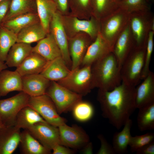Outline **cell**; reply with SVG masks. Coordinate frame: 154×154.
Listing matches in <instances>:
<instances>
[{"label": "cell", "instance_id": "obj_36", "mask_svg": "<svg viewBox=\"0 0 154 154\" xmlns=\"http://www.w3.org/2000/svg\"><path fill=\"white\" fill-rule=\"evenodd\" d=\"M151 0H122L118 3V7L130 14L151 11Z\"/></svg>", "mask_w": 154, "mask_h": 154}, {"label": "cell", "instance_id": "obj_45", "mask_svg": "<svg viewBox=\"0 0 154 154\" xmlns=\"http://www.w3.org/2000/svg\"><path fill=\"white\" fill-rule=\"evenodd\" d=\"M83 148L82 152L84 153L91 154L93 153V146L91 142H89Z\"/></svg>", "mask_w": 154, "mask_h": 154}, {"label": "cell", "instance_id": "obj_43", "mask_svg": "<svg viewBox=\"0 0 154 154\" xmlns=\"http://www.w3.org/2000/svg\"><path fill=\"white\" fill-rule=\"evenodd\" d=\"M52 150L53 154H72L75 153L74 150L60 144L56 145Z\"/></svg>", "mask_w": 154, "mask_h": 154}, {"label": "cell", "instance_id": "obj_25", "mask_svg": "<svg viewBox=\"0 0 154 154\" xmlns=\"http://www.w3.org/2000/svg\"><path fill=\"white\" fill-rule=\"evenodd\" d=\"M31 44L16 42L11 48L5 63L8 67H17L32 52Z\"/></svg>", "mask_w": 154, "mask_h": 154}, {"label": "cell", "instance_id": "obj_27", "mask_svg": "<svg viewBox=\"0 0 154 154\" xmlns=\"http://www.w3.org/2000/svg\"><path fill=\"white\" fill-rule=\"evenodd\" d=\"M35 0L40 23L48 34L51 20L57 11L56 5L52 0Z\"/></svg>", "mask_w": 154, "mask_h": 154}, {"label": "cell", "instance_id": "obj_30", "mask_svg": "<svg viewBox=\"0 0 154 154\" xmlns=\"http://www.w3.org/2000/svg\"><path fill=\"white\" fill-rule=\"evenodd\" d=\"M132 121L129 119L123 125L122 130L114 134L112 146L116 154H123L127 152V148L131 136V130Z\"/></svg>", "mask_w": 154, "mask_h": 154}, {"label": "cell", "instance_id": "obj_28", "mask_svg": "<svg viewBox=\"0 0 154 154\" xmlns=\"http://www.w3.org/2000/svg\"><path fill=\"white\" fill-rule=\"evenodd\" d=\"M46 121L35 110L28 105L22 108L17 114L14 125L27 129L35 123Z\"/></svg>", "mask_w": 154, "mask_h": 154}, {"label": "cell", "instance_id": "obj_24", "mask_svg": "<svg viewBox=\"0 0 154 154\" xmlns=\"http://www.w3.org/2000/svg\"><path fill=\"white\" fill-rule=\"evenodd\" d=\"M20 151L23 154H49L51 150L41 144L27 129L21 132Z\"/></svg>", "mask_w": 154, "mask_h": 154}, {"label": "cell", "instance_id": "obj_13", "mask_svg": "<svg viewBox=\"0 0 154 154\" xmlns=\"http://www.w3.org/2000/svg\"><path fill=\"white\" fill-rule=\"evenodd\" d=\"M58 128L62 145L78 149L83 147L89 142L88 135L77 126H70L65 123Z\"/></svg>", "mask_w": 154, "mask_h": 154}, {"label": "cell", "instance_id": "obj_22", "mask_svg": "<svg viewBox=\"0 0 154 154\" xmlns=\"http://www.w3.org/2000/svg\"><path fill=\"white\" fill-rule=\"evenodd\" d=\"M14 91H22V77L16 70H2L0 73V97Z\"/></svg>", "mask_w": 154, "mask_h": 154}, {"label": "cell", "instance_id": "obj_16", "mask_svg": "<svg viewBox=\"0 0 154 154\" xmlns=\"http://www.w3.org/2000/svg\"><path fill=\"white\" fill-rule=\"evenodd\" d=\"M154 103V74L150 71L135 89V104L138 109Z\"/></svg>", "mask_w": 154, "mask_h": 154}, {"label": "cell", "instance_id": "obj_33", "mask_svg": "<svg viewBox=\"0 0 154 154\" xmlns=\"http://www.w3.org/2000/svg\"><path fill=\"white\" fill-rule=\"evenodd\" d=\"M139 109L137 123L141 131L154 129V103Z\"/></svg>", "mask_w": 154, "mask_h": 154}, {"label": "cell", "instance_id": "obj_1", "mask_svg": "<svg viewBox=\"0 0 154 154\" xmlns=\"http://www.w3.org/2000/svg\"><path fill=\"white\" fill-rule=\"evenodd\" d=\"M135 89L122 82L111 90H98V99L102 115L117 129L123 126L136 109Z\"/></svg>", "mask_w": 154, "mask_h": 154}, {"label": "cell", "instance_id": "obj_44", "mask_svg": "<svg viewBox=\"0 0 154 154\" xmlns=\"http://www.w3.org/2000/svg\"><path fill=\"white\" fill-rule=\"evenodd\" d=\"M135 152L137 154H154V141L145 145Z\"/></svg>", "mask_w": 154, "mask_h": 154}, {"label": "cell", "instance_id": "obj_42", "mask_svg": "<svg viewBox=\"0 0 154 154\" xmlns=\"http://www.w3.org/2000/svg\"><path fill=\"white\" fill-rule=\"evenodd\" d=\"M11 0H4L0 2V27L9 9Z\"/></svg>", "mask_w": 154, "mask_h": 154}, {"label": "cell", "instance_id": "obj_17", "mask_svg": "<svg viewBox=\"0 0 154 154\" xmlns=\"http://www.w3.org/2000/svg\"><path fill=\"white\" fill-rule=\"evenodd\" d=\"M50 81L41 74L22 77V91L30 97H36L46 94Z\"/></svg>", "mask_w": 154, "mask_h": 154}, {"label": "cell", "instance_id": "obj_23", "mask_svg": "<svg viewBox=\"0 0 154 154\" xmlns=\"http://www.w3.org/2000/svg\"><path fill=\"white\" fill-rule=\"evenodd\" d=\"M32 52H36L48 61L62 56L60 50L52 35L49 33L46 37L33 47Z\"/></svg>", "mask_w": 154, "mask_h": 154}, {"label": "cell", "instance_id": "obj_20", "mask_svg": "<svg viewBox=\"0 0 154 154\" xmlns=\"http://www.w3.org/2000/svg\"><path fill=\"white\" fill-rule=\"evenodd\" d=\"M71 70L60 56L48 61L40 74L50 81L57 82L66 77Z\"/></svg>", "mask_w": 154, "mask_h": 154}, {"label": "cell", "instance_id": "obj_11", "mask_svg": "<svg viewBox=\"0 0 154 154\" xmlns=\"http://www.w3.org/2000/svg\"><path fill=\"white\" fill-rule=\"evenodd\" d=\"M27 130L41 144L51 151L56 145H61L58 127L46 121L37 123Z\"/></svg>", "mask_w": 154, "mask_h": 154}, {"label": "cell", "instance_id": "obj_31", "mask_svg": "<svg viewBox=\"0 0 154 154\" xmlns=\"http://www.w3.org/2000/svg\"><path fill=\"white\" fill-rule=\"evenodd\" d=\"M32 12H37L35 0H11L2 23L18 16Z\"/></svg>", "mask_w": 154, "mask_h": 154}, {"label": "cell", "instance_id": "obj_19", "mask_svg": "<svg viewBox=\"0 0 154 154\" xmlns=\"http://www.w3.org/2000/svg\"><path fill=\"white\" fill-rule=\"evenodd\" d=\"M134 47L133 41L128 23L117 37L113 48L112 52L120 68L124 61Z\"/></svg>", "mask_w": 154, "mask_h": 154}, {"label": "cell", "instance_id": "obj_47", "mask_svg": "<svg viewBox=\"0 0 154 154\" xmlns=\"http://www.w3.org/2000/svg\"><path fill=\"white\" fill-rule=\"evenodd\" d=\"M3 126V125L2 123L0 122V128Z\"/></svg>", "mask_w": 154, "mask_h": 154}, {"label": "cell", "instance_id": "obj_26", "mask_svg": "<svg viewBox=\"0 0 154 154\" xmlns=\"http://www.w3.org/2000/svg\"><path fill=\"white\" fill-rule=\"evenodd\" d=\"M37 12L22 14L3 22L1 26L17 34L25 28L39 22Z\"/></svg>", "mask_w": 154, "mask_h": 154}, {"label": "cell", "instance_id": "obj_8", "mask_svg": "<svg viewBox=\"0 0 154 154\" xmlns=\"http://www.w3.org/2000/svg\"><path fill=\"white\" fill-rule=\"evenodd\" d=\"M45 94L54 102L59 114L72 109L76 104L82 101V96L55 81H50Z\"/></svg>", "mask_w": 154, "mask_h": 154}, {"label": "cell", "instance_id": "obj_21", "mask_svg": "<svg viewBox=\"0 0 154 154\" xmlns=\"http://www.w3.org/2000/svg\"><path fill=\"white\" fill-rule=\"evenodd\" d=\"M48 61L36 52H32L16 68L15 70L21 77L29 75L40 74Z\"/></svg>", "mask_w": 154, "mask_h": 154}, {"label": "cell", "instance_id": "obj_9", "mask_svg": "<svg viewBox=\"0 0 154 154\" xmlns=\"http://www.w3.org/2000/svg\"><path fill=\"white\" fill-rule=\"evenodd\" d=\"M28 105L36 111L48 123L56 127L66 123L65 118L59 115L51 99L45 94L36 97H30Z\"/></svg>", "mask_w": 154, "mask_h": 154}, {"label": "cell", "instance_id": "obj_50", "mask_svg": "<svg viewBox=\"0 0 154 154\" xmlns=\"http://www.w3.org/2000/svg\"><path fill=\"white\" fill-rule=\"evenodd\" d=\"M151 0L153 1V0Z\"/></svg>", "mask_w": 154, "mask_h": 154}, {"label": "cell", "instance_id": "obj_46", "mask_svg": "<svg viewBox=\"0 0 154 154\" xmlns=\"http://www.w3.org/2000/svg\"><path fill=\"white\" fill-rule=\"evenodd\" d=\"M8 67L4 62L0 61V73L2 70L6 69Z\"/></svg>", "mask_w": 154, "mask_h": 154}, {"label": "cell", "instance_id": "obj_39", "mask_svg": "<svg viewBox=\"0 0 154 154\" xmlns=\"http://www.w3.org/2000/svg\"><path fill=\"white\" fill-rule=\"evenodd\" d=\"M154 133H147L141 135L131 136L129 146L132 152H136L143 146L154 141Z\"/></svg>", "mask_w": 154, "mask_h": 154}, {"label": "cell", "instance_id": "obj_35", "mask_svg": "<svg viewBox=\"0 0 154 154\" xmlns=\"http://www.w3.org/2000/svg\"><path fill=\"white\" fill-rule=\"evenodd\" d=\"M68 2L71 14L85 19L93 16L90 0H68Z\"/></svg>", "mask_w": 154, "mask_h": 154}, {"label": "cell", "instance_id": "obj_14", "mask_svg": "<svg viewBox=\"0 0 154 154\" xmlns=\"http://www.w3.org/2000/svg\"><path fill=\"white\" fill-rule=\"evenodd\" d=\"M94 41L89 35L82 32L68 38V49L72 63L71 70L80 66L88 48Z\"/></svg>", "mask_w": 154, "mask_h": 154}, {"label": "cell", "instance_id": "obj_12", "mask_svg": "<svg viewBox=\"0 0 154 154\" xmlns=\"http://www.w3.org/2000/svg\"><path fill=\"white\" fill-rule=\"evenodd\" d=\"M49 33L54 37L60 50L62 57L71 70L72 63L68 49V38L63 23L62 14L58 10L50 21Z\"/></svg>", "mask_w": 154, "mask_h": 154}, {"label": "cell", "instance_id": "obj_40", "mask_svg": "<svg viewBox=\"0 0 154 154\" xmlns=\"http://www.w3.org/2000/svg\"><path fill=\"white\" fill-rule=\"evenodd\" d=\"M98 137L101 143V146L97 153V154H116L112 146L107 141L102 135H99Z\"/></svg>", "mask_w": 154, "mask_h": 154}, {"label": "cell", "instance_id": "obj_2", "mask_svg": "<svg viewBox=\"0 0 154 154\" xmlns=\"http://www.w3.org/2000/svg\"><path fill=\"white\" fill-rule=\"evenodd\" d=\"M93 88L110 91L122 82L120 70L112 52L91 65Z\"/></svg>", "mask_w": 154, "mask_h": 154}, {"label": "cell", "instance_id": "obj_48", "mask_svg": "<svg viewBox=\"0 0 154 154\" xmlns=\"http://www.w3.org/2000/svg\"><path fill=\"white\" fill-rule=\"evenodd\" d=\"M117 3H118V2L121 1L122 0H115Z\"/></svg>", "mask_w": 154, "mask_h": 154}, {"label": "cell", "instance_id": "obj_10", "mask_svg": "<svg viewBox=\"0 0 154 154\" xmlns=\"http://www.w3.org/2000/svg\"><path fill=\"white\" fill-rule=\"evenodd\" d=\"M30 96L23 91L10 98L0 100V122L3 126L14 125L19 111L28 105Z\"/></svg>", "mask_w": 154, "mask_h": 154}, {"label": "cell", "instance_id": "obj_6", "mask_svg": "<svg viewBox=\"0 0 154 154\" xmlns=\"http://www.w3.org/2000/svg\"><path fill=\"white\" fill-rule=\"evenodd\" d=\"M57 82L72 92L82 96L86 95L93 89L91 66L71 70L66 77Z\"/></svg>", "mask_w": 154, "mask_h": 154}, {"label": "cell", "instance_id": "obj_32", "mask_svg": "<svg viewBox=\"0 0 154 154\" xmlns=\"http://www.w3.org/2000/svg\"><path fill=\"white\" fill-rule=\"evenodd\" d=\"M90 1L93 16L99 20L118 7L115 0H90Z\"/></svg>", "mask_w": 154, "mask_h": 154}, {"label": "cell", "instance_id": "obj_34", "mask_svg": "<svg viewBox=\"0 0 154 154\" xmlns=\"http://www.w3.org/2000/svg\"><path fill=\"white\" fill-rule=\"evenodd\" d=\"M17 40V34L3 27H0V61H5L10 49Z\"/></svg>", "mask_w": 154, "mask_h": 154}, {"label": "cell", "instance_id": "obj_41", "mask_svg": "<svg viewBox=\"0 0 154 154\" xmlns=\"http://www.w3.org/2000/svg\"><path fill=\"white\" fill-rule=\"evenodd\" d=\"M56 4L57 10L62 15L68 14V0H52Z\"/></svg>", "mask_w": 154, "mask_h": 154}, {"label": "cell", "instance_id": "obj_38", "mask_svg": "<svg viewBox=\"0 0 154 154\" xmlns=\"http://www.w3.org/2000/svg\"><path fill=\"white\" fill-rule=\"evenodd\" d=\"M154 35V31H150L147 37L145 46V63L141 74V80L145 78L150 71L149 66L153 49Z\"/></svg>", "mask_w": 154, "mask_h": 154}, {"label": "cell", "instance_id": "obj_5", "mask_svg": "<svg viewBox=\"0 0 154 154\" xmlns=\"http://www.w3.org/2000/svg\"><path fill=\"white\" fill-rule=\"evenodd\" d=\"M128 24L134 46L145 47L149 32L154 31V17L151 11L130 14Z\"/></svg>", "mask_w": 154, "mask_h": 154}, {"label": "cell", "instance_id": "obj_7", "mask_svg": "<svg viewBox=\"0 0 154 154\" xmlns=\"http://www.w3.org/2000/svg\"><path fill=\"white\" fill-rule=\"evenodd\" d=\"M64 26L68 38L84 33L94 40L100 31V21L93 16L88 19H82L71 14L62 15Z\"/></svg>", "mask_w": 154, "mask_h": 154}, {"label": "cell", "instance_id": "obj_15", "mask_svg": "<svg viewBox=\"0 0 154 154\" xmlns=\"http://www.w3.org/2000/svg\"><path fill=\"white\" fill-rule=\"evenodd\" d=\"M111 52V48L100 32L88 48L80 67L91 66Z\"/></svg>", "mask_w": 154, "mask_h": 154}, {"label": "cell", "instance_id": "obj_3", "mask_svg": "<svg viewBox=\"0 0 154 154\" xmlns=\"http://www.w3.org/2000/svg\"><path fill=\"white\" fill-rule=\"evenodd\" d=\"M145 46L134 47L122 63V82L135 87L141 80L145 57Z\"/></svg>", "mask_w": 154, "mask_h": 154}, {"label": "cell", "instance_id": "obj_49", "mask_svg": "<svg viewBox=\"0 0 154 154\" xmlns=\"http://www.w3.org/2000/svg\"><path fill=\"white\" fill-rule=\"evenodd\" d=\"M3 0H0V2H1V1H3Z\"/></svg>", "mask_w": 154, "mask_h": 154}, {"label": "cell", "instance_id": "obj_29", "mask_svg": "<svg viewBox=\"0 0 154 154\" xmlns=\"http://www.w3.org/2000/svg\"><path fill=\"white\" fill-rule=\"evenodd\" d=\"M47 34L39 22L21 30L17 34V42L31 44L38 42L46 37Z\"/></svg>", "mask_w": 154, "mask_h": 154}, {"label": "cell", "instance_id": "obj_18", "mask_svg": "<svg viewBox=\"0 0 154 154\" xmlns=\"http://www.w3.org/2000/svg\"><path fill=\"white\" fill-rule=\"evenodd\" d=\"M20 129L14 125L0 128V154H11L15 151L19 143Z\"/></svg>", "mask_w": 154, "mask_h": 154}, {"label": "cell", "instance_id": "obj_37", "mask_svg": "<svg viewBox=\"0 0 154 154\" xmlns=\"http://www.w3.org/2000/svg\"><path fill=\"white\" fill-rule=\"evenodd\" d=\"M72 109L75 118L80 121L89 120L94 114V110L92 105L87 102L81 101L76 104Z\"/></svg>", "mask_w": 154, "mask_h": 154}, {"label": "cell", "instance_id": "obj_4", "mask_svg": "<svg viewBox=\"0 0 154 154\" xmlns=\"http://www.w3.org/2000/svg\"><path fill=\"white\" fill-rule=\"evenodd\" d=\"M130 14L118 7L100 19V33L112 50L117 37L127 25Z\"/></svg>", "mask_w": 154, "mask_h": 154}]
</instances>
